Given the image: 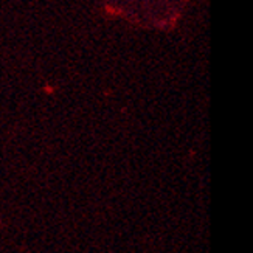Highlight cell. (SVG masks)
Listing matches in <instances>:
<instances>
[{
  "instance_id": "6da1fadb",
  "label": "cell",
  "mask_w": 253,
  "mask_h": 253,
  "mask_svg": "<svg viewBox=\"0 0 253 253\" xmlns=\"http://www.w3.org/2000/svg\"><path fill=\"white\" fill-rule=\"evenodd\" d=\"M182 2L183 0H123L117 9L138 22L163 24L182 8Z\"/></svg>"
}]
</instances>
